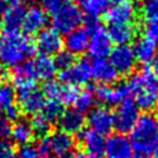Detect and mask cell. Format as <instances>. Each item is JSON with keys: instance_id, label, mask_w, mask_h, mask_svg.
Returning a JSON list of instances; mask_svg holds the SVG:
<instances>
[{"instance_id": "obj_1", "label": "cell", "mask_w": 158, "mask_h": 158, "mask_svg": "<svg viewBox=\"0 0 158 158\" xmlns=\"http://www.w3.org/2000/svg\"><path fill=\"white\" fill-rule=\"evenodd\" d=\"M136 106L147 114L158 107V79L146 68L131 75L127 83Z\"/></svg>"}, {"instance_id": "obj_2", "label": "cell", "mask_w": 158, "mask_h": 158, "mask_svg": "<svg viewBox=\"0 0 158 158\" xmlns=\"http://www.w3.org/2000/svg\"><path fill=\"white\" fill-rule=\"evenodd\" d=\"M35 52L31 40L20 32L0 33V67L14 68L26 62Z\"/></svg>"}, {"instance_id": "obj_3", "label": "cell", "mask_w": 158, "mask_h": 158, "mask_svg": "<svg viewBox=\"0 0 158 158\" xmlns=\"http://www.w3.org/2000/svg\"><path fill=\"white\" fill-rule=\"evenodd\" d=\"M130 142L137 154H151L158 147V128L156 117L151 114L139 116L130 132Z\"/></svg>"}, {"instance_id": "obj_4", "label": "cell", "mask_w": 158, "mask_h": 158, "mask_svg": "<svg viewBox=\"0 0 158 158\" xmlns=\"http://www.w3.org/2000/svg\"><path fill=\"white\" fill-rule=\"evenodd\" d=\"M52 15L53 28L59 33H68L79 27L83 21V14L73 0H65Z\"/></svg>"}, {"instance_id": "obj_5", "label": "cell", "mask_w": 158, "mask_h": 158, "mask_svg": "<svg viewBox=\"0 0 158 158\" xmlns=\"http://www.w3.org/2000/svg\"><path fill=\"white\" fill-rule=\"evenodd\" d=\"M86 30L89 31V46L88 51L94 58H105L111 52L112 42L110 40V36L107 33V30H105L98 20L94 19H86Z\"/></svg>"}, {"instance_id": "obj_6", "label": "cell", "mask_w": 158, "mask_h": 158, "mask_svg": "<svg viewBox=\"0 0 158 158\" xmlns=\"http://www.w3.org/2000/svg\"><path fill=\"white\" fill-rule=\"evenodd\" d=\"M138 118L139 109L136 106L133 101L126 99L120 105H117V109L114 114V130H116L117 133L122 135L131 132Z\"/></svg>"}, {"instance_id": "obj_7", "label": "cell", "mask_w": 158, "mask_h": 158, "mask_svg": "<svg viewBox=\"0 0 158 158\" xmlns=\"http://www.w3.org/2000/svg\"><path fill=\"white\" fill-rule=\"evenodd\" d=\"M16 101L20 111H22L26 115L33 116L43 109L46 104V98L42 90L35 86H31V88L19 90L16 94Z\"/></svg>"}, {"instance_id": "obj_8", "label": "cell", "mask_w": 158, "mask_h": 158, "mask_svg": "<svg viewBox=\"0 0 158 158\" xmlns=\"http://www.w3.org/2000/svg\"><path fill=\"white\" fill-rule=\"evenodd\" d=\"M95 99L107 106H117L130 96V90L127 83L111 84V85H99L95 89Z\"/></svg>"}, {"instance_id": "obj_9", "label": "cell", "mask_w": 158, "mask_h": 158, "mask_svg": "<svg viewBox=\"0 0 158 158\" xmlns=\"http://www.w3.org/2000/svg\"><path fill=\"white\" fill-rule=\"evenodd\" d=\"M105 15L110 25L132 23L137 15V9L135 2L131 0H114L111 1Z\"/></svg>"}, {"instance_id": "obj_10", "label": "cell", "mask_w": 158, "mask_h": 158, "mask_svg": "<svg viewBox=\"0 0 158 158\" xmlns=\"http://www.w3.org/2000/svg\"><path fill=\"white\" fill-rule=\"evenodd\" d=\"M59 79L64 85H70L74 88L86 85L91 79L90 63L88 60H79L73 63L69 68L63 69L59 73Z\"/></svg>"}, {"instance_id": "obj_11", "label": "cell", "mask_w": 158, "mask_h": 158, "mask_svg": "<svg viewBox=\"0 0 158 158\" xmlns=\"http://www.w3.org/2000/svg\"><path fill=\"white\" fill-rule=\"evenodd\" d=\"M110 63L116 69L118 74L128 75L131 74L136 68V58L133 54L132 48L128 44L125 46H116L110 52Z\"/></svg>"}, {"instance_id": "obj_12", "label": "cell", "mask_w": 158, "mask_h": 158, "mask_svg": "<svg viewBox=\"0 0 158 158\" xmlns=\"http://www.w3.org/2000/svg\"><path fill=\"white\" fill-rule=\"evenodd\" d=\"M88 125L91 131L106 136L114 130V114L106 106L94 107L88 115Z\"/></svg>"}, {"instance_id": "obj_13", "label": "cell", "mask_w": 158, "mask_h": 158, "mask_svg": "<svg viewBox=\"0 0 158 158\" xmlns=\"http://www.w3.org/2000/svg\"><path fill=\"white\" fill-rule=\"evenodd\" d=\"M36 47L42 56H56L62 51L63 38L54 28H43L36 37Z\"/></svg>"}, {"instance_id": "obj_14", "label": "cell", "mask_w": 158, "mask_h": 158, "mask_svg": "<svg viewBox=\"0 0 158 158\" xmlns=\"http://www.w3.org/2000/svg\"><path fill=\"white\" fill-rule=\"evenodd\" d=\"M104 156L106 158H132L133 148L125 135L116 133L105 139Z\"/></svg>"}, {"instance_id": "obj_15", "label": "cell", "mask_w": 158, "mask_h": 158, "mask_svg": "<svg viewBox=\"0 0 158 158\" xmlns=\"http://www.w3.org/2000/svg\"><path fill=\"white\" fill-rule=\"evenodd\" d=\"M90 72L91 78L100 85L116 84L120 75L106 58H94V60L90 63Z\"/></svg>"}, {"instance_id": "obj_16", "label": "cell", "mask_w": 158, "mask_h": 158, "mask_svg": "<svg viewBox=\"0 0 158 158\" xmlns=\"http://www.w3.org/2000/svg\"><path fill=\"white\" fill-rule=\"evenodd\" d=\"M49 153L57 156V158H70L75 147V141L73 137L63 131H56L47 136Z\"/></svg>"}, {"instance_id": "obj_17", "label": "cell", "mask_w": 158, "mask_h": 158, "mask_svg": "<svg viewBox=\"0 0 158 158\" xmlns=\"http://www.w3.org/2000/svg\"><path fill=\"white\" fill-rule=\"evenodd\" d=\"M10 77H11L12 84L19 90L35 86V84L38 79L36 75V72L33 69L32 62H23L19 65L14 67Z\"/></svg>"}, {"instance_id": "obj_18", "label": "cell", "mask_w": 158, "mask_h": 158, "mask_svg": "<svg viewBox=\"0 0 158 158\" xmlns=\"http://www.w3.org/2000/svg\"><path fill=\"white\" fill-rule=\"evenodd\" d=\"M47 22H48L47 12L41 6H31L25 12L22 28L25 30L26 33L33 35L46 28Z\"/></svg>"}, {"instance_id": "obj_19", "label": "cell", "mask_w": 158, "mask_h": 158, "mask_svg": "<svg viewBox=\"0 0 158 158\" xmlns=\"http://www.w3.org/2000/svg\"><path fill=\"white\" fill-rule=\"evenodd\" d=\"M63 46L65 47L67 52L73 56L83 54L86 52L89 46V31L86 28H75L67 33L65 38L63 40Z\"/></svg>"}, {"instance_id": "obj_20", "label": "cell", "mask_w": 158, "mask_h": 158, "mask_svg": "<svg viewBox=\"0 0 158 158\" xmlns=\"http://www.w3.org/2000/svg\"><path fill=\"white\" fill-rule=\"evenodd\" d=\"M26 9L21 5H10L0 15V25L6 32H17L23 23Z\"/></svg>"}, {"instance_id": "obj_21", "label": "cell", "mask_w": 158, "mask_h": 158, "mask_svg": "<svg viewBox=\"0 0 158 158\" xmlns=\"http://www.w3.org/2000/svg\"><path fill=\"white\" fill-rule=\"evenodd\" d=\"M60 131L68 135H79L85 125V117L81 112L77 111L75 109H68L62 111V115L58 120Z\"/></svg>"}, {"instance_id": "obj_22", "label": "cell", "mask_w": 158, "mask_h": 158, "mask_svg": "<svg viewBox=\"0 0 158 158\" xmlns=\"http://www.w3.org/2000/svg\"><path fill=\"white\" fill-rule=\"evenodd\" d=\"M79 143L83 146L84 152L94 156V157H101L104 156L105 149V138L104 136L89 130H83L79 133Z\"/></svg>"}, {"instance_id": "obj_23", "label": "cell", "mask_w": 158, "mask_h": 158, "mask_svg": "<svg viewBox=\"0 0 158 158\" xmlns=\"http://www.w3.org/2000/svg\"><path fill=\"white\" fill-rule=\"evenodd\" d=\"M107 33L110 40L116 46H125L135 41L137 35V27L135 23H114L109 26Z\"/></svg>"}, {"instance_id": "obj_24", "label": "cell", "mask_w": 158, "mask_h": 158, "mask_svg": "<svg viewBox=\"0 0 158 158\" xmlns=\"http://www.w3.org/2000/svg\"><path fill=\"white\" fill-rule=\"evenodd\" d=\"M136 58V62L141 64H148L152 63L154 56L157 54V44L152 42L148 37H138L135 38L133 47H131Z\"/></svg>"}, {"instance_id": "obj_25", "label": "cell", "mask_w": 158, "mask_h": 158, "mask_svg": "<svg viewBox=\"0 0 158 158\" xmlns=\"http://www.w3.org/2000/svg\"><path fill=\"white\" fill-rule=\"evenodd\" d=\"M33 69L36 72V75L38 79L42 80H52L53 77L57 73V65L54 63V59H52L48 56H38L33 62H32Z\"/></svg>"}, {"instance_id": "obj_26", "label": "cell", "mask_w": 158, "mask_h": 158, "mask_svg": "<svg viewBox=\"0 0 158 158\" xmlns=\"http://www.w3.org/2000/svg\"><path fill=\"white\" fill-rule=\"evenodd\" d=\"M33 130L30 122L25 121V120H20L17 121L14 126H11V138L16 144L23 146V144H28L31 142V139L33 138Z\"/></svg>"}, {"instance_id": "obj_27", "label": "cell", "mask_w": 158, "mask_h": 158, "mask_svg": "<svg viewBox=\"0 0 158 158\" xmlns=\"http://www.w3.org/2000/svg\"><path fill=\"white\" fill-rule=\"evenodd\" d=\"M112 0H83V11L86 19L98 20L101 15H105Z\"/></svg>"}, {"instance_id": "obj_28", "label": "cell", "mask_w": 158, "mask_h": 158, "mask_svg": "<svg viewBox=\"0 0 158 158\" xmlns=\"http://www.w3.org/2000/svg\"><path fill=\"white\" fill-rule=\"evenodd\" d=\"M95 95L91 90H83V91H79L73 105H74V109L79 112H81L83 115L84 114H89L93 109H94V105H95Z\"/></svg>"}, {"instance_id": "obj_29", "label": "cell", "mask_w": 158, "mask_h": 158, "mask_svg": "<svg viewBox=\"0 0 158 158\" xmlns=\"http://www.w3.org/2000/svg\"><path fill=\"white\" fill-rule=\"evenodd\" d=\"M15 102H16L15 89L7 83L0 85V109L7 110L10 107H14L16 106Z\"/></svg>"}, {"instance_id": "obj_30", "label": "cell", "mask_w": 158, "mask_h": 158, "mask_svg": "<svg viewBox=\"0 0 158 158\" xmlns=\"http://www.w3.org/2000/svg\"><path fill=\"white\" fill-rule=\"evenodd\" d=\"M139 15L146 22L158 20V0H143L139 7Z\"/></svg>"}, {"instance_id": "obj_31", "label": "cell", "mask_w": 158, "mask_h": 158, "mask_svg": "<svg viewBox=\"0 0 158 158\" xmlns=\"http://www.w3.org/2000/svg\"><path fill=\"white\" fill-rule=\"evenodd\" d=\"M31 126H32V130L33 132H37L40 135H46L49 128L53 126V123L40 111L38 114L33 115L32 116V120H31Z\"/></svg>"}, {"instance_id": "obj_32", "label": "cell", "mask_w": 158, "mask_h": 158, "mask_svg": "<svg viewBox=\"0 0 158 158\" xmlns=\"http://www.w3.org/2000/svg\"><path fill=\"white\" fill-rule=\"evenodd\" d=\"M41 112L54 125L60 115H62V105L58 102V101H53V100H49V101H46L43 109L41 110Z\"/></svg>"}, {"instance_id": "obj_33", "label": "cell", "mask_w": 158, "mask_h": 158, "mask_svg": "<svg viewBox=\"0 0 158 158\" xmlns=\"http://www.w3.org/2000/svg\"><path fill=\"white\" fill-rule=\"evenodd\" d=\"M78 93L79 91L74 86L62 84L60 89H59V93H58V96H57V101L60 105H72L74 102Z\"/></svg>"}, {"instance_id": "obj_34", "label": "cell", "mask_w": 158, "mask_h": 158, "mask_svg": "<svg viewBox=\"0 0 158 158\" xmlns=\"http://www.w3.org/2000/svg\"><path fill=\"white\" fill-rule=\"evenodd\" d=\"M60 85L62 84H59L56 80H48V81H46L44 85H43V88H42V93H43L44 98L48 99V100L57 101V96H58Z\"/></svg>"}, {"instance_id": "obj_35", "label": "cell", "mask_w": 158, "mask_h": 158, "mask_svg": "<svg viewBox=\"0 0 158 158\" xmlns=\"http://www.w3.org/2000/svg\"><path fill=\"white\" fill-rule=\"evenodd\" d=\"M54 63L57 65V68H59L60 70L63 69H67L69 68L73 63H74V56L70 54L69 52H59L58 54H56V59H54Z\"/></svg>"}, {"instance_id": "obj_36", "label": "cell", "mask_w": 158, "mask_h": 158, "mask_svg": "<svg viewBox=\"0 0 158 158\" xmlns=\"http://www.w3.org/2000/svg\"><path fill=\"white\" fill-rule=\"evenodd\" d=\"M40 153L36 146L33 144H23L19 149V158H38Z\"/></svg>"}, {"instance_id": "obj_37", "label": "cell", "mask_w": 158, "mask_h": 158, "mask_svg": "<svg viewBox=\"0 0 158 158\" xmlns=\"http://www.w3.org/2000/svg\"><path fill=\"white\" fill-rule=\"evenodd\" d=\"M144 32H146V37H148L152 42H154L158 46V20L147 22L144 27Z\"/></svg>"}, {"instance_id": "obj_38", "label": "cell", "mask_w": 158, "mask_h": 158, "mask_svg": "<svg viewBox=\"0 0 158 158\" xmlns=\"http://www.w3.org/2000/svg\"><path fill=\"white\" fill-rule=\"evenodd\" d=\"M41 4V7L46 11V12H54L65 0H38Z\"/></svg>"}, {"instance_id": "obj_39", "label": "cell", "mask_w": 158, "mask_h": 158, "mask_svg": "<svg viewBox=\"0 0 158 158\" xmlns=\"http://www.w3.org/2000/svg\"><path fill=\"white\" fill-rule=\"evenodd\" d=\"M14 147L7 139H0V158H12Z\"/></svg>"}, {"instance_id": "obj_40", "label": "cell", "mask_w": 158, "mask_h": 158, "mask_svg": "<svg viewBox=\"0 0 158 158\" xmlns=\"http://www.w3.org/2000/svg\"><path fill=\"white\" fill-rule=\"evenodd\" d=\"M11 133V123L7 118L0 117V139H6Z\"/></svg>"}, {"instance_id": "obj_41", "label": "cell", "mask_w": 158, "mask_h": 158, "mask_svg": "<svg viewBox=\"0 0 158 158\" xmlns=\"http://www.w3.org/2000/svg\"><path fill=\"white\" fill-rule=\"evenodd\" d=\"M70 158H98V157H94V156H91V154H89L84 151H79V152L73 153Z\"/></svg>"}, {"instance_id": "obj_42", "label": "cell", "mask_w": 158, "mask_h": 158, "mask_svg": "<svg viewBox=\"0 0 158 158\" xmlns=\"http://www.w3.org/2000/svg\"><path fill=\"white\" fill-rule=\"evenodd\" d=\"M152 73L158 79V52H157V54L154 56V58L152 60Z\"/></svg>"}, {"instance_id": "obj_43", "label": "cell", "mask_w": 158, "mask_h": 158, "mask_svg": "<svg viewBox=\"0 0 158 158\" xmlns=\"http://www.w3.org/2000/svg\"><path fill=\"white\" fill-rule=\"evenodd\" d=\"M9 2H11V5H23V4H26V2H30L31 0H7Z\"/></svg>"}, {"instance_id": "obj_44", "label": "cell", "mask_w": 158, "mask_h": 158, "mask_svg": "<svg viewBox=\"0 0 158 158\" xmlns=\"http://www.w3.org/2000/svg\"><path fill=\"white\" fill-rule=\"evenodd\" d=\"M132 158H151V157L147 156V154H137V156H135V157H132Z\"/></svg>"}, {"instance_id": "obj_45", "label": "cell", "mask_w": 158, "mask_h": 158, "mask_svg": "<svg viewBox=\"0 0 158 158\" xmlns=\"http://www.w3.org/2000/svg\"><path fill=\"white\" fill-rule=\"evenodd\" d=\"M153 156H154L153 158H158V147H157V148H156V151L153 152Z\"/></svg>"}, {"instance_id": "obj_46", "label": "cell", "mask_w": 158, "mask_h": 158, "mask_svg": "<svg viewBox=\"0 0 158 158\" xmlns=\"http://www.w3.org/2000/svg\"><path fill=\"white\" fill-rule=\"evenodd\" d=\"M42 158H57V157H53V156H49V154H47V156H43Z\"/></svg>"}, {"instance_id": "obj_47", "label": "cell", "mask_w": 158, "mask_h": 158, "mask_svg": "<svg viewBox=\"0 0 158 158\" xmlns=\"http://www.w3.org/2000/svg\"><path fill=\"white\" fill-rule=\"evenodd\" d=\"M156 122H157V128H158V114H157V116H156Z\"/></svg>"}, {"instance_id": "obj_48", "label": "cell", "mask_w": 158, "mask_h": 158, "mask_svg": "<svg viewBox=\"0 0 158 158\" xmlns=\"http://www.w3.org/2000/svg\"><path fill=\"white\" fill-rule=\"evenodd\" d=\"M77 1H83V0H77Z\"/></svg>"}, {"instance_id": "obj_49", "label": "cell", "mask_w": 158, "mask_h": 158, "mask_svg": "<svg viewBox=\"0 0 158 158\" xmlns=\"http://www.w3.org/2000/svg\"><path fill=\"white\" fill-rule=\"evenodd\" d=\"M131 1H133V0H131Z\"/></svg>"}]
</instances>
